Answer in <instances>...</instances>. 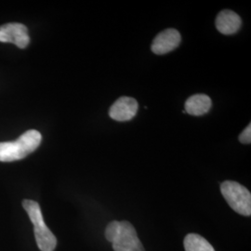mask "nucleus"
Returning a JSON list of instances; mask_svg holds the SVG:
<instances>
[{"mask_svg": "<svg viewBox=\"0 0 251 251\" xmlns=\"http://www.w3.org/2000/svg\"><path fill=\"white\" fill-rule=\"evenodd\" d=\"M105 237L115 251H145L133 225L128 222L110 223L105 229Z\"/></svg>", "mask_w": 251, "mask_h": 251, "instance_id": "f257e3e1", "label": "nucleus"}, {"mask_svg": "<svg viewBox=\"0 0 251 251\" xmlns=\"http://www.w3.org/2000/svg\"><path fill=\"white\" fill-rule=\"evenodd\" d=\"M41 141V133L36 129H30L21 135L16 141L0 143V161L12 162L23 159L36 151Z\"/></svg>", "mask_w": 251, "mask_h": 251, "instance_id": "f03ea898", "label": "nucleus"}, {"mask_svg": "<svg viewBox=\"0 0 251 251\" xmlns=\"http://www.w3.org/2000/svg\"><path fill=\"white\" fill-rule=\"evenodd\" d=\"M23 206L34 225V233L39 250L41 251H54L57 246V239L45 225L39 204L34 200L25 199L23 202Z\"/></svg>", "mask_w": 251, "mask_h": 251, "instance_id": "7ed1b4c3", "label": "nucleus"}, {"mask_svg": "<svg viewBox=\"0 0 251 251\" xmlns=\"http://www.w3.org/2000/svg\"><path fill=\"white\" fill-rule=\"evenodd\" d=\"M221 192L226 202L236 213L247 217L251 215V192L242 184L226 180L221 184Z\"/></svg>", "mask_w": 251, "mask_h": 251, "instance_id": "20e7f679", "label": "nucleus"}, {"mask_svg": "<svg viewBox=\"0 0 251 251\" xmlns=\"http://www.w3.org/2000/svg\"><path fill=\"white\" fill-rule=\"evenodd\" d=\"M0 42L12 43L20 49H25L30 43V36L25 25L11 23L0 26Z\"/></svg>", "mask_w": 251, "mask_h": 251, "instance_id": "39448f33", "label": "nucleus"}, {"mask_svg": "<svg viewBox=\"0 0 251 251\" xmlns=\"http://www.w3.org/2000/svg\"><path fill=\"white\" fill-rule=\"evenodd\" d=\"M180 41L181 36L179 32L176 29L169 28L162 31L154 37L151 49L153 53L163 55L177 49L180 44Z\"/></svg>", "mask_w": 251, "mask_h": 251, "instance_id": "423d86ee", "label": "nucleus"}, {"mask_svg": "<svg viewBox=\"0 0 251 251\" xmlns=\"http://www.w3.org/2000/svg\"><path fill=\"white\" fill-rule=\"evenodd\" d=\"M138 102L131 97H121L117 100L110 107L109 116L119 122H125L132 119L138 112Z\"/></svg>", "mask_w": 251, "mask_h": 251, "instance_id": "0eeeda50", "label": "nucleus"}, {"mask_svg": "<svg viewBox=\"0 0 251 251\" xmlns=\"http://www.w3.org/2000/svg\"><path fill=\"white\" fill-rule=\"evenodd\" d=\"M242 25L240 16L230 9L222 10L216 18V28L223 35L230 36L237 33Z\"/></svg>", "mask_w": 251, "mask_h": 251, "instance_id": "6e6552de", "label": "nucleus"}, {"mask_svg": "<svg viewBox=\"0 0 251 251\" xmlns=\"http://www.w3.org/2000/svg\"><path fill=\"white\" fill-rule=\"evenodd\" d=\"M212 105L211 99L206 94H196L187 99L184 104V111L195 117H200L206 114Z\"/></svg>", "mask_w": 251, "mask_h": 251, "instance_id": "1a4fd4ad", "label": "nucleus"}, {"mask_svg": "<svg viewBox=\"0 0 251 251\" xmlns=\"http://www.w3.org/2000/svg\"><path fill=\"white\" fill-rule=\"evenodd\" d=\"M185 251H215L206 239L198 233H189L183 241Z\"/></svg>", "mask_w": 251, "mask_h": 251, "instance_id": "9d476101", "label": "nucleus"}, {"mask_svg": "<svg viewBox=\"0 0 251 251\" xmlns=\"http://www.w3.org/2000/svg\"><path fill=\"white\" fill-rule=\"evenodd\" d=\"M239 142L243 144H250L251 143V125L248 126L244 130L242 133L239 135L238 138Z\"/></svg>", "mask_w": 251, "mask_h": 251, "instance_id": "9b49d317", "label": "nucleus"}]
</instances>
